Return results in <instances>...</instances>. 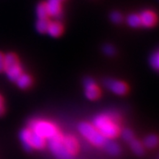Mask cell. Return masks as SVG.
Here are the masks:
<instances>
[{"instance_id":"1","label":"cell","mask_w":159,"mask_h":159,"mask_svg":"<svg viewBox=\"0 0 159 159\" xmlns=\"http://www.w3.org/2000/svg\"><path fill=\"white\" fill-rule=\"evenodd\" d=\"M92 125L106 139L115 138L120 131L119 116L112 112L96 116L93 120Z\"/></svg>"},{"instance_id":"2","label":"cell","mask_w":159,"mask_h":159,"mask_svg":"<svg viewBox=\"0 0 159 159\" xmlns=\"http://www.w3.org/2000/svg\"><path fill=\"white\" fill-rule=\"evenodd\" d=\"M20 138L22 141L24 148L27 151H31L33 149H42L46 145L44 138L29 129H23L20 133Z\"/></svg>"},{"instance_id":"3","label":"cell","mask_w":159,"mask_h":159,"mask_svg":"<svg viewBox=\"0 0 159 159\" xmlns=\"http://www.w3.org/2000/svg\"><path fill=\"white\" fill-rule=\"evenodd\" d=\"M29 129L44 139H50L56 135L57 129L52 123L43 120H34L29 123Z\"/></svg>"},{"instance_id":"4","label":"cell","mask_w":159,"mask_h":159,"mask_svg":"<svg viewBox=\"0 0 159 159\" xmlns=\"http://www.w3.org/2000/svg\"><path fill=\"white\" fill-rule=\"evenodd\" d=\"M79 131L87 141L95 146H103L107 140L91 124L86 122L79 124Z\"/></svg>"},{"instance_id":"5","label":"cell","mask_w":159,"mask_h":159,"mask_svg":"<svg viewBox=\"0 0 159 159\" xmlns=\"http://www.w3.org/2000/svg\"><path fill=\"white\" fill-rule=\"evenodd\" d=\"M63 136L57 133L50 139H48V145L52 153L57 159H73V155L67 151L62 141Z\"/></svg>"},{"instance_id":"6","label":"cell","mask_w":159,"mask_h":159,"mask_svg":"<svg viewBox=\"0 0 159 159\" xmlns=\"http://www.w3.org/2000/svg\"><path fill=\"white\" fill-rule=\"evenodd\" d=\"M4 57V71L6 72L8 79L12 82H16L19 76L22 74V67L19 63L18 58L14 53H8L5 55Z\"/></svg>"},{"instance_id":"7","label":"cell","mask_w":159,"mask_h":159,"mask_svg":"<svg viewBox=\"0 0 159 159\" xmlns=\"http://www.w3.org/2000/svg\"><path fill=\"white\" fill-rule=\"evenodd\" d=\"M84 88L86 97L90 100H95L99 97L100 91H99V87H97L95 81L91 78H87L85 79Z\"/></svg>"},{"instance_id":"8","label":"cell","mask_w":159,"mask_h":159,"mask_svg":"<svg viewBox=\"0 0 159 159\" xmlns=\"http://www.w3.org/2000/svg\"><path fill=\"white\" fill-rule=\"evenodd\" d=\"M105 87L116 95H125L128 91L127 85L123 82L115 80V79H106L104 81Z\"/></svg>"},{"instance_id":"9","label":"cell","mask_w":159,"mask_h":159,"mask_svg":"<svg viewBox=\"0 0 159 159\" xmlns=\"http://www.w3.org/2000/svg\"><path fill=\"white\" fill-rule=\"evenodd\" d=\"M48 16L58 19L61 13L60 0H48L45 3Z\"/></svg>"},{"instance_id":"10","label":"cell","mask_w":159,"mask_h":159,"mask_svg":"<svg viewBox=\"0 0 159 159\" xmlns=\"http://www.w3.org/2000/svg\"><path fill=\"white\" fill-rule=\"evenodd\" d=\"M140 18H141V25L147 28L153 26L157 21V16L151 11H144L143 12H141Z\"/></svg>"},{"instance_id":"11","label":"cell","mask_w":159,"mask_h":159,"mask_svg":"<svg viewBox=\"0 0 159 159\" xmlns=\"http://www.w3.org/2000/svg\"><path fill=\"white\" fill-rule=\"evenodd\" d=\"M62 141L67 151L70 153L71 155H75L79 149V144H78L77 140L73 136L68 135L63 137Z\"/></svg>"},{"instance_id":"12","label":"cell","mask_w":159,"mask_h":159,"mask_svg":"<svg viewBox=\"0 0 159 159\" xmlns=\"http://www.w3.org/2000/svg\"><path fill=\"white\" fill-rule=\"evenodd\" d=\"M62 30V26L59 22H57V21L49 22L48 29H47V33L52 37H57L61 34Z\"/></svg>"},{"instance_id":"13","label":"cell","mask_w":159,"mask_h":159,"mask_svg":"<svg viewBox=\"0 0 159 159\" xmlns=\"http://www.w3.org/2000/svg\"><path fill=\"white\" fill-rule=\"evenodd\" d=\"M103 146H104L105 149L111 155H118L120 153V145L117 143H116L115 141H111V139L106 140V141H105V143L103 144Z\"/></svg>"},{"instance_id":"14","label":"cell","mask_w":159,"mask_h":159,"mask_svg":"<svg viewBox=\"0 0 159 159\" xmlns=\"http://www.w3.org/2000/svg\"><path fill=\"white\" fill-rule=\"evenodd\" d=\"M16 84L21 89H26L29 87L32 84V79L31 77L26 74H21L19 78L16 80Z\"/></svg>"},{"instance_id":"15","label":"cell","mask_w":159,"mask_h":159,"mask_svg":"<svg viewBox=\"0 0 159 159\" xmlns=\"http://www.w3.org/2000/svg\"><path fill=\"white\" fill-rule=\"evenodd\" d=\"M144 145L147 148H150V149L157 147L159 145V137L155 135L148 136L144 140Z\"/></svg>"},{"instance_id":"16","label":"cell","mask_w":159,"mask_h":159,"mask_svg":"<svg viewBox=\"0 0 159 159\" xmlns=\"http://www.w3.org/2000/svg\"><path fill=\"white\" fill-rule=\"evenodd\" d=\"M48 24H49V21L47 18L38 19L36 23V30L40 33H45L47 32Z\"/></svg>"},{"instance_id":"17","label":"cell","mask_w":159,"mask_h":159,"mask_svg":"<svg viewBox=\"0 0 159 159\" xmlns=\"http://www.w3.org/2000/svg\"><path fill=\"white\" fill-rule=\"evenodd\" d=\"M129 144H130L131 149H133V151L136 154H137V155H141V154H143V145H142V144H141L139 141L133 139L129 142Z\"/></svg>"},{"instance_id":"18","label":"cell","mask_w":159,"mask_h":159,"mask_svg":"<svg viewBox=\"0 0 159 159\" xmlns=\"http://www.w3.org/2000/svg\"><path fill=\"white\" fill-rule=\"evenodd\" d=\"M127 23L130 27L133 28H137L141 25V18L140 16L137 14H131L128 16Z\"/></svg>"},{"instance_id":"19","label":"cell","mask_w":159,"mask_h":159,"mask_svg":"<svg viewBox=\"0 0 159 159\" xmlns=\"http://www.w3.org/2000/svg\"><path fill=\"white\" fill-rule=\"evenodd\" d=\"M36 16L38 17V19H44L47 18L48 16V11H47V7L45 3H40L39 4L37 7H36Z\"/></svg>"},{"instance_id":"20","label":"cell","mask_w":159,"mask_h":159,"mask_svg":"<svg viewBox=\"0 0 159 159\" xmlns=\"http://www.w3.org/2000/svg\"><path fill=\"white\" fill-rule=\"evenodd\" d=\"M121 136L123 137V139L127 142H130L132 140L134 139V135H133V132L130 129H124L122 133H121Z\"/></svg>"},{"instance_id":"21","label":"cell","mask_w":159,"mask_h":159,"mask_svg":"<svg viewBox=\"0 0 159 159\" xmlns=\"http://www.w3.org/2000/svg\"><path fill=\"white\" fill-rule=\"evenodd\" d=\"M150 63L153 68L156 70H159V51L153 54L150 58Z\"/></svg>"},{"instance_id":"22","label":"cell","mask_w":159,"mask_h":159,"mask_svg":"<svg viewBox=\"0 0 159 159\" xmlns=\"http://www.w3.org/2000/svg\"><path fill=\"white\" fill-rule=\"evenodd\" d=\"M111 20L113 23H115V24H120V23L122 22V20H123V16L120 13V12H112L111 15Z\"/></svg>"},{"instance_id":"23","label":"cell","mask_w":159,"mask_h":159,"mask_svg":"<svg viewBox=\"0 0 159 159\" xmlns=\"http://www.w3.org/2000/svg\"><path fill=\"white\" fill-rule=\"evenodd\" d=\"M103 52L106 53L108 56H112V55L115 54V48L112 46V45H110V44H107L103 47Z\"/></svg>"},{"instance_id":"24","label":"cell","mask_w":159,"mask_h":159,"mask_svg":"<svg viewBox=\"0 0 159 159\" xmlns=\"http://www.w3.org/2000/svg\"><path fill=\"white\" fill-rule=\"evenodd\" d=\"M4 65H5V57L4 55L0 52V72L4 70Z\"/></svg>"},{"instance_id":"25","label":"cell","mask_w":159,"mask_h":159,"mask_svg":"<svg viewBox=\"0 0 159 159\" xmlns=\"http://www.w3.org/2000/svg\"><path fill=\"white\" fill-rule=\"evenodd\" d=\"M4 111V109H3V106H0V116L2 115V113Z\"/></svg>"},{"instance_id":"26","label":"cell","mask_w":159,"mask_h":159,"mask_svg":"<svg viewBox=\"0 0 159 159\" xmlns=\"http://www.w3.org/2000/svg\"><path fill=\"white\" fill-rule=\"evenodd\" d=\"M0 106H2V99L1 95H0Z\"/></svg>"}]
</instances>
